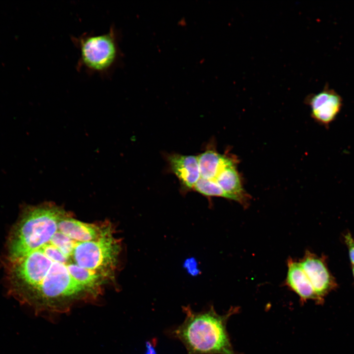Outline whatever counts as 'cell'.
Instances as JSON below:
<instances>
[{
    "mask_svg": "<svg viewBox=\"0 0 354 354\" xmlns=\"http://www.w3.org/2000/svg\"><path fill=\"white\" fill-rule=\"evenodd\" d=\"M61 211L43 214L15 226L4 257L15 288L30 298L39 287L77 290L98 295L107 277L89 269L86 241L67 234L58 224Z\"/></svg>",
    "mask_w": 354,
    "mask_h": 354,
    "instance_id": "1",
    "label": "cell"
},
{
    "mask_svg": "<svg viewBox=\"0 0 354 354\" xmlns=\"http://www.w3.org/2000/svg\"><path fill=\"white\" fill-rule=\"evenodd\" d=\"M183 322L171 330V335L184 346L187 354H237L227 330L231 316L239 311L232 307L225 314L217 313L213 306L200 312L190 306L182 307Z\"/></svg>",
    "mask_w": 354,
    "mask_h": 354,
    "instance_id": "2",
    "label": "cell"
},
{
    "mask_svg": "<svg viewBox=\"0 0 354 354\" xmlns=\"http://www.w3.org/2000/svg\"><path fill=\"white\" fill-rule=\"evenodd\" d=\"M121 34L112 24L108 31L95 34L93 31L70 36L79 57L76 68L89 76L97 75L110 79L122 62L123 55L119 47Z\"/></svg>",
    "mask_w": 354,
    "mask_h": 354,
    "instance_id": "3",
    "label": "cell"
},
{
    "mask_svg": "<svg viewBox=\"0 0 354 354\" xmlns=\"http://www.w3.org/2000/svg\"><path fill=\"white\" fill-rule=\"evenodd\" d=\"M298 262L313 287L319 304L322 303L326 295L337 286L325 259L307 250Z\"/></svg>",
    "mask_w": 354,
    "mask_h": 354,
    "instance_id": "4",
    "label": "cell"
},
{
    "mask_svg": "<svg viewBox=\"0 0 354 354\" xmlns=\"http://www.w3.org/2000/svg\"><path fill=\"white\" fill-rule=\"evenodd\" d=\"M305 102L310 107L312 118L325 126L334 120L342 106L340 95L327 87L318 93L308 95Z\"/></svg>",
    "mask_w": 354,
    "mask_h": 354,
    "instance_id": "5",
    "label": "cell"
},
{
    "mask_svg": "<svg viewBox=\"0 0 354 354\" xmlns=\"http://www.w3.org/2000/svg\"><path fill=\"white\" fill-rule=\"evenodd\" d=\"M237 160L224 167L214 180L227 195V199L235 201L246 208L249 206L251 196L243 188L242 182L236 168Z\"/></svg>",
    "mask_w": 354,
    "mask_h": 354,
    "instance_id": "6",
    "label": "cell"
},
{
    "mask_svg": "<svg viewBox=\"0 0 354 354\" xmlns=\"http://www.w3.org/2000/svg\"><path fill=\"white\" fill-rule=\"evenodd\" d=\"M167 160L184 189H193L201 177L197 156L173 153L168 154Z\"/></svg>",
    "mask_w": 354,
    "mask_h": 354,
    "instance_id": "7",
    "label": "cell"
},
{
    "mask_svg": "<svg viewBox=\"0 0 354 354\" xmlns=\"http://www.w3.org/2000/svg\"><path fill=\"white\" fill-rule=\"evenodd\" d=\"M287 267L285 285L299 296L301 303L313 300L319 304L313 287L299 262L289 258L287 260Z\"/></svg>",
    "mask_w": 354,
    "mask_h": 354,
    "instance_id": "8",
    "label": "cell"
},
{
    "mask_svg": "<svg viewBox=\"0 0 354 354\" xmlns=\"http://www.w3.org/2000/svg\"><path fill=\"white\" fill-rule=\"evenodd\" d=\"M197 158L201 177L210 180H214L224 167L237 160L232 154H221L212 147L206 149Z\"/></svg>",
    "mask_w": 354,
    "mask_h": 354,
    "instance_id": "9",
    "label": "cell"
},
{
    "mask_svg": "<svg viewBox=\"0 0 354 354\" xmlns=\"http://www.w3.org/2000/svg\"><path fill=\"white\" fill-rule=\"evenodd\" d=\"M193 189L206 197H219L227 199L225 193L214 180L200 177Z\"/></svg>",
    "mask_w": 354,
    "mask_h": 354,
    "instance_id": "10",
    "label": "cell"
},
{
    "mask_svg": "<svg viewBox=\"0 0 354 354\" xmlns=\"http://www.w3.org/2000/svg\"><path fill=\"white\" fill-rule=\"evenodd\" d=\"M344 241L348 247L351 263L354 266V238L348 232L344 235Z\"/></svg>",
    "mask_w": 354,
    "mask_h": 354,
    "instance_id": "11",
    "label": "cell"
},
{
    "mask_svg": "<svg viewBox=\"0 0 354 354\" xmlns=\"http://www.w3.org/2000/svg\"><path fill=\"white\" fill-rule=\"evenodd\" d=\"M352 273H353V276L354 277V266H353V267H352Z\"/></svg>",
    "mask_w": 354,
    "mask_h": 354,
    "instance_id": "12",
    "label": "cell"
}]
</instances>
